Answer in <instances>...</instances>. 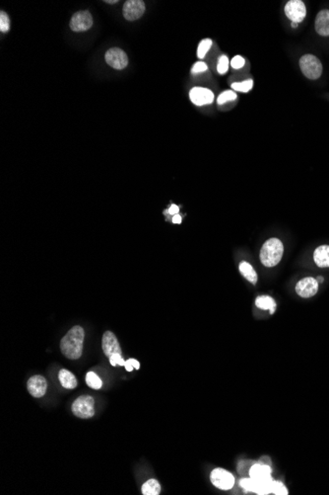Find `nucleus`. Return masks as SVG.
<instances>
[{
	"label": "nucleus",
	"mask_w": 329,
	"mask_h": 495,
	"mask_svg": "<svg viewBox=\"0 0 329 495\" xmlns=\"http://www.w3.org/2000/svg\"><path fill=\"white\" fill-rule=\"evenodd\" d=\"M318 291V282L312 277L303 278L296 285V291L301 298H312Z\"/></svg>",
	"instance_id": "obj_11"
},
{
	"label": "nucleus",
	"mask_w": 329,
	"mask_h": 495,
	"mask_svg": "<svg viewBox=\"0 0 329 495\" xmlns=\"http://www.w3.org/2000/svg\"><path fill=\"white\" fill-rule=\"evenodd\" d=\"M316 281H317L318 283H322V282H323V277H318V278L316 279Z\"/></svg>",
	"instance_id": "obj_37"
},
{
	"label": "nucleus",
	"mask_w": 329,
	"mask_h": 495,
	"mask_svg": "<svg viewBox=\"0 0 329 495\" xmlns=\"http://www.w3.org/2000/svg\"><path fill=\"white\" fill-rule=\"evenodd\" d=\"M141 491L144 495H159L161 492V485L157 480L151 479L144 483Z\"/></svg>",
	"instance_id": "obj_19"
},
{
	"label": "nucleus",
	"mask_w": 329,
	"mask_h": 495,
	"mask_svg": "<svg viewBox=\"0 0 329 495\" xmlns=\"http://www.w3.org/2000/svg\"><path fill=\"white\" fill-rule=\"evenodd\" d=\"M95 399L91 395H81L72 403V412L76 417L88 419L95 414Z\"/></svg>",
	"instance_id": "obj_4"
},
{
	"label": "nucleus",
	"mask_w": 329,
	"mask_h": 495,
	"mask_svg": "<svg viewBox=\"0 0 329 495\" xmlns=\"http://www.w3.org/2000/svg\"><path fill=\"white\" fill-rule=\"evenodd\" d=\"M272 493L276 495L289 494L286 486L280 481H273L272 482Z\"/></svg>",
	"instance_id": "obj_25"
},
{
	"label": "nucleus",
	"mask_w": 329,
	"mask_h": 495,
	"mask_svg": "<svg viewBox=\"0 0 329 495\" xmlns=\"http://www.w3.org/2000/svg\"><path fill=\"white\" fill-rule=\"evenodd\" d=\"M85 379H86L87 385L93 390H100L103 387L102 379L94 372H88Z\"/></svg>",
	"instance_id": "obj_21"
},
{
	"label": "nucleus",
	"mask_w": 329,
	"mask_h": 495,
	"mask_svg": "<svg viewBox=\"0 0 329 495\" xmlns=\"http://www.w3.org/2000/svg\"><path fill=\"white\" fill-rule=\"evenodd\" d=\"M315 28L316 33L322 37H329V10L319 11L315 17Z\"/></svg>",
	"instance_id": "obj_14"
},
{
	"label": "nucleus",
	"mask_w": 329,
	"mask_h": 495,
	"mask_svg": "<svg viewBox=\"0 0 329 495\" xmlns=\"http://www.w3.org/2000/svg\"><path fill=\"white\" fill-rule=\"evenodd\" d=\"M9 29H10L9 17L4 11H1V13H0V31L1 32H7Z\"/></svg>",
	"instance_id": "obj_27"
},
{
	"label": "nucleus",
	"mask_w": 329,
	"mask_h": 495,
	"mask_svg": "<svg viewBox=\"0 0 329 495\" xmlns=\"http://www.w3.org/2000/svg\"><path fill=\"white\" fill-rule=\"evenodd\" d=\"M236 99H237V94L232 90H227V91L222 92L219 95L217 102L219 105H222V104H225V103L230 102V101H234Z\"/></svg>",
	"instance_id": "obj_23"
},
{
	"label": "nucleus",
	"mask_w": 329,
	"mask_h": 495,
	"mask_svg": "<svg viewBox=\"0 0 329 495\" xmlns=\"http://www.w3.org/2000/svg\"><path fill=\"white\" fill-rule=\"evenodd\" d=\"M85 332L83 327L76 325L60 341L61 353L70 360H77L82 356Z\"/></svg>",
	"instance_id": "obj_1"
},
{
	"label": "nucleus",
	"mask_w": 329,
	"mask_h": 495,
	"mask_svg": "<svg viewBox=\"0 0 329 495\" xmlns=\"http://www.w3.org/2000/svg\"><path fill=\"white\" fill-rule=\"evenodd\" d=\"M210 480L213 485L222 490H229L235 484L234 476L224 468L213 469L210 475Z\"/></svg>",
	"instance_id": "obj_6"
},
{
	"label": "nucleus",
	"mask_w": 329,
	"mask_h": 495,
	"mask_svg": "<svg viewBox=\"0 0 329 495\" xmlns=\"http://www.w3.org/2000/svg\"><path fill=\"white\" fill-rule=\"evenodd\" d=\"M124 367H125V369H126V371H128V372H132V370L134 369V367H133V366H132V364L130 363V361H129V360H128V361L125 362V365H124Z\"/></svg>",
	"instance_id": "obj_35"
},
{
	"label": "nucleus",
	"mask_w": 329,
	"mask_h": 495,
	"mask_svg": "<svg viewBox=\"0 0 329 495\" xmlns=\"http://www.w3.org/2000/svg\"><path fill=\"white\" fill-rule=\"evenodd\" d=\"M189 98L196 106L208 105L214 101V93L207 88L193 87L189 92Z\"/></svg>",
	"instance_id": "obj_10"
},
{
	"label": "nucleus",
	"mask_w": 329,
	"mask_h": 495,
	"mask_svg": "<svg viewBox=\"0 0 329 495\" xmlns=\"http://www.w3.org/2000/svg\"><path fill=\"white\" fill-rule=\"evenodd\" d=\"M105 59L107 63L112 66L113 69L120 71L128 66L129 58L124 51L119 48H112L110 49L105 56Z\"/></svg>",
	"instance_id": "obj_7"
},
{
	"label": "nucleus",
	"mask_w": 329,
	"mask_h": 495,
	"mask_svg": "<svg viewBox=\"0 0 329 495\" xmlns=\"http://www.w3.org/2000/svg\"><path fill=\"white\" fill-rule=\"evenodd\" d=\"M229 70V59L226 56H222L218 59L217 72L220 74H225Z\"/></svg>",
	"instance_id": "obj_26"
},
{
	"label": "nucleus",
	"mask_w": 329,
	"mask_h": 495,
	"mask_svg": "<svg viewBox=\"0 0 329 495\" xmlns=\"http://www.w3.org/2000/svg\"><path fill=\"white\" fill-rule=\"evenodd\" d=\"M240 272L246 280H248L250 283L256 285L258 283V275L254 267L245 261L240 264Z\"/></svg>",
	"instance_id": "obj_18"
},
{
	"label": "nucleus",
	"mask_w": 329,
	"mask_h": 495,
	"mask_svg": "<svg viewBox=\"0 0 329 495\" xmlns=\"http://www.w3.org/2000/svg\"><path fill=\"white\" fill-rule=\"evenodd\" d=\"M245 61H244V58L241 56H236L234 58H232L231 60V66L234 69V70H240L243 68Z\"/></svg>",
	"instance_id": "obj_28"
},
{
	"label": "nucleus",
	"mask_w": 329,
	"mask_h": 495,
	"mask_svg": "<svg viewBox=\"0 0 329 495\" xmlns=\"http://www.w3.org/2000/svg\"><path fill=\"white\" fill-rule=\"evenodd\" d=\"M240 485L245 491H250L252 492V487H254V479L252 478H247V479H242L240 481Z\"/></svg>",
	"instance_id": "obj_29"
},
{
	"label": "nucleus",
	"mask_w": 329,
	"mask_h": 495,
	"mask_svg": "<svg viewBox=\"0 0 329 495\" xmlns=\"http://www.w3.org/2000/svg\"><path fill=\"white\" fill-rule=\"evenodd\" d=\"M179 211H180V208H179L176 205H172V206L170 207V209H169V213H170L171 215H173V216H174V215H178Z\"/></svg>",
	"instance_id": "obj_32"
},
{
	"label": "nucleus",
	"mask_w": 329,
	"mask_h": 495,
	"mask_svg": "<svg viewBox=\"0 0 329 495\" xmlns=\"http://www.w3.org/2000/svg\"><path fill=\"white\" fill-rule=\"evenodd\" d=\"M249 476L257 480L271 478V467L267 465L256 464L249 468Z\"/></svg>",
	"instance_id": "obj_17"
},
{
	"label": "nucleus",
	"mask_w": 329,
	"mask_h": 495,
	"mask_svg": "<svg viewBox=\"0 0 329 495\" xmlns=\"http://www.w3.org/2000/svg\"><path fill=\"white\" fill-rule=\"evenodd\" d=\"M109 359H110V363L114 367L117 366V365L118 366H124L125 362H126V361H124V359H122L121 354H114Z\"/></svg>",
	"instance_id": "obj_30"
},
{
	"label": "nucleus",
	"mask_w": 329,
	"mask_h": 495,
	"mask_svg": "<svg viewBox=\"0 0 329 495\" xmlns=\"http://www.w3.org/2000/svg\"><path fill=\"white\" fill-rule=\"evenodd\" d=\"M211 46H212V40L211 39L202 40L198 44V49H197V57H198V58H205V56L208 53V51L210 50Z\"/></svg>",
	"instance_id": "obj_22"
},
{
	"label": "nucleus",
	"mask_w": 329,
	"mask_h": 495,
	"mask_svg": "<svg viewBox=\"0 0 329 495\" xmlns=\"http://www.w3.org/2000/svg\"><path fill=\"white\" fill-rule=\"evenodd\" d=\"M256 305L259 308L261 309H268L270 310V313L273 314L275 309H276V303L275 301L268 297V296H261V297H258V299L256 300Z\"/></svg>",
	"instance_id": "obj_20"
},
{
	"label": "nucleus",
	"mask_w": 329,
	"mask_h": 495,
	"mask_svg": "<svg viewBox=\"0 0 329 495\" xmlns=\"http://www.w3.org/2000/svg\"><path fill=\"white\" fill-rule=\"evenodd\" d=\"M58 379L64 389L73 390L78 386V380L76 379V377L68 370H65V369L60 370L58 374Z\"/></svg>",
	"instance_id": "obj_16"
},
{
	"label": "nucleus",
	"mask_w": 329,
	"mask_h": 495,
	"mask_svg": "<svg viewBox=\"0 0 329 495\" xmlns=\"http://www.w3.org/2000/svg\"><path fill=\"white\" fill-rule=\"evenodd\" d=\"M172 222L173 223H181L182 222V217L178 214V215H174L172 217Z\"/></svg>",
	"instance_id": "obj_34"
},
{
	"label": "nucleus",
	"mask_w": 329,
	"mask_h": 495,
	"mask_svg": "<svg viewBox=\"0 0 329 495\" xmlns=\"http://www.w3.org/2000/svg\"><path fill=\"white\" fill-rule=\"evenodd\" d=\"M284 246L278 238H270L265 241L260 251V260L266 267H274L281 261Z\"/></svg>",
	"instance_id": "obj_2"
},
{
	"label": "nucleus",
	"mask_w": 329,
	"mask_h": 495,
	"mask_svg": "<svg viewBox=\"0 0 329 495\" xmlns=\"http://www.w3.org/2000/svg\"><path fill=\"white\" fill-rule=\"evenodd\" d=\"M299 63L301 73L307 78L311 80H316L321 76L323 71L322 63L319 58H316L314 55H303L300 58Z\"/></svg>",
	"instance_id": "obj_3"
},
{
	"label": "nucleus",
	"mask_w": 329,
	"mask_h": 495,
	"mask_svg": "<svg viewBox=\"0 0 329 495\" xmlns=\"http://www.w3.org/2000/svg\"><path fill=\"white\" fill-rule=\"evenodd\" d=\"M291 26H292L293 28H298L299 24H297V23H291Z\"/></svg>",
	"instance_id": "obj_38"
},
{
	"label": "nucleus",
	"mask_w": 329,
	"mask_h": 495,
	"mask_svg": "<svg viewBox=\"0 0 329 495\" xmlns=\"http://www.w3.org/2000/svg\"><path fill=\"white\" fill-rule=\"evenodd\" d=\"M105 2H106V3H110V4H114V3H117L118 1H117V0H113V1H109V0H106Z\"/></svg>",
	"instance_id": "obj_36"
},
{
	"label": "nucleus",
	"mask_w": 329,
	"mask_h": 495,
	"mask_svg": "<svg viewBox=\"0 0 329 495\" xmlns=\"http://www.w3.org/2000/svg\"><path fill=\"white\" fill-rule=\"evenodd\" d=\"M145 9L142 0H128L123 5L122 13L128 21H135L143 16Z\"/></svg>",
	"instance_id": "obj_8"
},
{
	"label": "nucleus",
	"mask_w": 329,
	"mask_h": 495,
	"mask_svg": "<svg viewBox=\"0 0 329 495\" xmlns=\"http://www.w3.org/2000/svg\"><path fill=\"white\" fill-rule=\"evenodd\" d=\"M254 86V81L250 79V80H245L243 82H237V83H233L232 84V88L236 91H240V92H248L251 88Z\"/></svg>",
	"instance_id": "obj_24"
},
{
	"label": "nucleus",
	"mask_w": 329,
	"mask_h": 495,
	"mask_svg": "<svg viewBox=\"0 0 329 495\" xmlns=\"http://www.w3.org/2000/svg\"><path fill=\"white\" fill-rule=\"evenodd\" d=\"M102 347L105 355L110 358L114 354H121V348L117 341V338L112 331H107L104 333Z\"/></svg>",
	"instance_id": "obj_13"
},
{
	"label": "nucleus",
	"mask_w": 329,
	"mask_h": 495,
	"mask_svg": "<svg viewBox=\"0 0 329 495\" xmlns=\"http://www.w3.org/2000/svg\"><path fill=\"white\" fill-rule=\"evenodd\" d=\"M285 14L292 23L299 24L307 16V7L301 0H290L285 5Z\"/></svg>",
	"instance_id": "obj_5"
},
{
	"label": "nucleus",
	"mask_w": 329,
	"mask_h": 495,
	"mask_svg": "<svg viewBox=\"0 0 329 495\" xmlns=\"http://www.w3.org/2000/svg\"><path fill=\"white\" fill-rule=\"evenodd\" d=\"M129 360L130 361V363L132 364V366L134 367V369H136V370H139V369H140V363H139L137 360L132 359V358H131V359H129Z\"/></svg>",
	"instance_id": "obj_33"
},
{
	"label": "nucleus",
	"mask_w": 329,
	"mask_h": 495,
	"mask_svg": "<svg viewBox=\"0 0 329 495\" xmlns=\"http://www.w3.org/2000/svg\"><path fill=\"white\" fill-rule=\"evenodd\" d=\"M208 69L207 64L203 61H197L193 64L192 69H191V73H203V72H206Z\"/></svg>",
	"instance_id": "obj_31"
},
{
	"label": "nucleus",
	"mask_w": 329,
	"mask_h": 495,
	"mask_svg": "<svg viewBox=\"0 0 329 495\" xmlns=\"http://www.w3.org/2000/svg\"><path fill=\"white\" fill-rule=\"evenodd\" d=\"M314 260L320 268L329 267V245H321L315 250Z\"/></svg>",
	"instance_id": "obj_15"
},
{
	"label": "nucleus",
	"mask_w": 329,
	"mask_h": 495,
	"mask_svg": "<svg viewBox=\"0 0 329 495\" xmlns=\"http://www.w3.org/2000/svg\"><path fill=\"white\" fill-rule=\"evenodd\" d=\"M93 17L89 11H79L72 16L70 29L74 32H85L93 26Z\"/></svg>",
	"instance_id": "obj_9"
},
{
	"label": "nucleus",
	"mask_w": 329,
	"mask_h": 495,
	"mask_svg": "<svg viewBox=\"0 0 329 495\" xmlns=\"http://www.w3.org/2000/svg\"><path fill=\"white\" fill-rule=\"evenodd\" d=\"M27 389L30 394L36 398H41L46 393L47 381L43 376L36 375L28 379Z\"/></svg>",
	"instance_id": "obj_12"
}]
</instances>
